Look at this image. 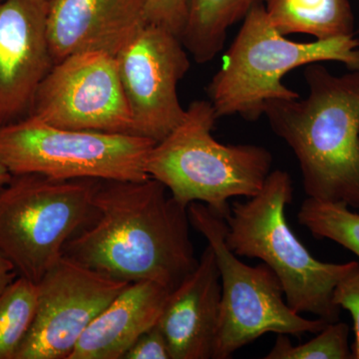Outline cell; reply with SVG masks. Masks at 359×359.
<instances>
[{
  "label": "cell",
  "instance_id": "obj_3",
  "mask_svg": "<svg viewBox=\"0 0 359 359\" xmlns=\"http://www.w3.org/2000/svg\"><path fill=\"white\" fill-rule=\"evenodd\" d=\"M292 201V182L273 170L261 192L233 202L226 215V243L240 257L259 259L278 276L285 301L295 313H311L327 323L339 320L335 287L359 268L358 262L325 263L316 259L290 228L285 210Z\"/></svg>",
  "mask_w": 359,
  "mask_h": 359
},
{
  "label": "cell",
  "instance_id": "obj_19",
  "mask_svg": "<svg viewBox=\"0 0 359 359\" xmlns=\"http://www.w3.org/2000/svg\"><path fill=\"white\" fill-rule=\"evenodd\" d=\"M297 219L314 238L332 241L359 257V214L348 205L306 198Z\"/></svg>",
  "mask_w": 359,
  "mask_h": 359
},
{
  "label": "cell",
  "instance_id": "obj_9",
  "mask_svg": "<svg viewBox=\"0 0 359 359\" xmlns=\"http://www.w3.org/2000/svg\"><path fill=\"white\" fill-rule=\"evenodd\" d=\"M29 117L59 128L134 135L115 56L102 51L79 52L54 65Z\"/></svg>",
  "mask_w": 359,
  "mask_h": 359
},
{
  "label": "cell",
  "instance_id": "obj_20",
  "mask_svg": "<svg viewBox=\"0 0 359 359\" xmlns=\"http://www.w3.org/2000/svg\"><path fill=\"white\" fill-rule=\"evenodd\" d=\"M349 327L346 323H328L313 339L294 346L287 334H278L264 359H351Z\"/></svg>",
  "mask_w": 359,
  "mask_h": 359
},
{
  "label": "cell",
  "instance_id": "obj_15",
  "mask_svg": "<svg viewBox=\"0 0 359 359\" xmlns=\"http://www.w3.org/2000/svg\"><path fill=\"white\" fill-rule=\"evenodd\" d=\"M169 292L154 282L130 283L92 321L68 359H123L157 325Z\"/></svg>",
  "mask_w": 359,
  "mask_h": 359
},
{
  "label": "cell",
  "instance_id": "obj_11",
  "mask_svg": "<svg viewBox=\"0 0 359 359\" xmlns=\"http://www.w3.org/2000/svg\"><path fill=\"white\" fill-rule=\"evenodd\" d=\"M130 283L63 256L37 283L36 314L15 359H68L78 340Z\"/></svg>",
  "mask_w": 359,
  "mask_h": 359
},
{
  "label": "cell",
  "instance_id": "obj_22",
  "mask_svg": "<svg viewBox=\"0 0 359 359\" xmlns=\"http://www.w3.org/2000/svg\"><path fill=\"white\" fill-rule=\"evenodd\" d=\"M334 302L340 309H346L351 314L355 334L351 354L353 359H359V268L337 285Z\"/></svg>",
  "mask_w": 359,
  "mask_h": 359
},
{
  "label": "cell",
  "instance_id": "obj_16",
  "mask_svg": "<svg viewBox=\"0 0 359 359\" xmlns=\"http://www.w3.org/2000/svg\"><path fill=\"white\" fill-rule=\"evenodd\" d=\"M269 21L282 34L316 40L354 34L355 18L348 0H264Z\"/></svg>",
  "mask_w": 359,
  "mask_h": 359
},
{
  "label": "cell",
  "instance_id": "obj_5",
  "mask_svg": "<svg viewBox=\"0 0 359 359\" xmlns=\"http://www.w3.org/2000/svg\"><path fill=\"white\" fill-rule=\"evenodd\" d=\"M218 120L209 100L193 101L183 121L150 151L146 170L180 204L203 203L226 218L231 198L261 192L273 158L263 146L219 143L212 135Z\"/></svg>",
  "mask_w": 359,
  "mask_h": 359
},
{
  "label": "cell",
  "instance_id": "obj_6",
  "mask_svg": "<svg viewBox=\"0 0 359 359\" xmlns=\"http://www.w3.org/2000/svg\"><path fill=\"white\" fill-rule=\"evenodd\" d=\"M97 180L13 175L0 188V252L18 276L39 283L66 243L95 215Z\"/></svg>",
  "mask_w": 359,
  "mask_h": 359
},
{
  "label": "cell",
  "instance_id": "obj_13",
  "mask_svg": "<svg viewBox=\"0 0 359 359\" xmlns=\"http://www.w3.org/2000/svg\"><path fill=\"white\" fill-rule=\"evenodd\" d=\"M147 0H48L47 36L54 65L84 51L116 56L147 23Z\"/></svg>",
  "mask_w": 359,
  "mask_h": 359
},
{
  "label": "cell",
  "instance_id": "obj_25",
  "mask_svg": "<svg viewBox=\"0 0 359 359\" xmlns=\"http://www.w3.org/2000/svg\"><path fill=\"white\" fill-rule=\"evenodd\" d=\"M11 176H13V175L7 171L6 168L4 167V165L0 164V188L6 185L7 182L11 180Z\"/></svg>",
  "mask_w": 359,
  "mask_h": 359
},
{
  "label": "cell",
  "instance_id": "obj_12",
  "mask_svg": "<svg viewBox=\"0 0 359 359\" xmlns=\"http://www.w3.org/2000/svg\"><path fill=\"white\" fill-rule=\"evenodd\" d=\"M47 11L48 0H0V128L29 117L53 67Z\"/></svg>",
  "mask_w": 359,
  "mask_h": 359
},
{
  "label": "cell",
  "instance_id": "obj_24",
  "mask_svg": "<svg viewBox=\"0 0 359 359\" xmlns=\"http://www.w3.org/2000/svg\"><path fill=\"white\" fill-rule=\"evenodd\" d=\"M18 275L13 264L0 252V294L14 282Z\"/></svg>",
  "mask_w": 359,
  "mask_h": 359
},
{
  "label": "cell",
  "instance_id": "obj_21",
  "mask_svg": "<svg viewBox=\"0 0 359 359\" xmlns=\"http://www.w3.org/2000/svg\"><path fill=\"white\" fill-rule=\"evenodd\" d=\"M148 23L160 25L181 39L187 18V0H147L145 11Z\"/></svg>",
  "mask_w": 359,
  "mask_h": 359
},
{
  "label": "cell",
  "instance_id": "obj_23",
  "mask_svg": "<svg viewBox=\"0 0 359 359\" xmlns=\"http://www.w3.org/2000/svg\"><path fill=\"white\" fill-rule=\"evenodd\" d=\"M123 359H171V354L164 334L156 325L134 342Z\"/></svg>",
  "mask_w": 359,
  "mask_h": 359
},
{
  "label": "cell",
  "instance_id": "obj_4",
  "mask_svg": "<svg viewBox=\"0 0 359 359\" xmlns=\"http://www.w3.org/2000/svg\"><path fill=\"white\" fill-rule=\"evenodd\" d=\"M242 22L207 87L208 100L218 119L238 116L257 121L269 103L299 98L297 92L283 84V77L297 68L339 62L348 70H359L355 34L294 41L271 25L264 4L252 8Z\"/></svg>",
  "mask_w": 359,
  "mask_h": 359
},
{
  "label": "cell",
  "instance_id": "obj_17",
  "mask_svg": "<svg viewBox=\"0 0 359 359\" xmlns=\"http://www.w3.org/2000/svg\"><path fill=\"white\" fill-rule=\"evenodd\" d=\"M264 0H187L181 41L194 60L210 62L221 53L229 29Z\"/></svg>",
  "mask_w": 359,
  "mask_h": 359
},
{
  "label": "cell",
  "instance_id": "obj_7",
  "mask_svg": "<svg viewBox=\"0 0 359 359\" xmlns=\"http://www.w3.org/2000/svg\"><path fill=\"white\" fill-rule=\"evenodd\" d=\"M191 226L211 245L221 278V306L212 359H229L262 335L318 334L327 327L323 318L309 320L285 301L282 283L262 263L241 261L226 243V221L200 202L188 205Z\"/></svg>",
  "mask_w": 359,
  "mask_h": 359
},
{
  "label": "cell",
  "instance_id": "obj_2",
  "mask_svg": "<svg viewBox=\"0 0 359 359\" xmlns=\"http://www.w3.org/2000/svg\"><path fill=\"white\" fill-rule=\"evenodd\" d=\"M304 98L275 101L269 127L294 152L308 198L359 209V70L304 67Z\"/></svg>",
  "mask_w": 359,
  "mask_h": 359
},
{
  "label": "cell",
  "instance_id": "obj_8",
  "mask_svg": "<svg viewBox=\"0 0 359 359\" xmlns=\"http://www.w3.org/2000/svg\"><path fill=\"white\" fill-rule=\"evenodd\" d=\"M156 142L130 134L59 128L33 117L0 128V164L11 175L142 181Z\"/></svg>",
  "mask_w": 359,
  "mask_h": 359
},
{
  "label": "cell",
  "instance_id": "obj_18",
  "mask_svg": "<svg viewBox=\"0 0 359 359\" xmlns=\"http://www.w3.org/2000/svg\"><path fill=\"white\" fill-rule=\"evenodd\" d=\"M37 283L18 276L0 294V359H15L36 314Z\"/></svg>",
  "mask_w": 359,
  "mask_h": 359
},
{
  "label": "cell",
  "instance_id": "obj_1",
  "mask_svg": "<svg viewBox=\"0 0 359 359\" xmlns=\"http://www.w3.org/2000/svg\"><path fill=\"white\" fill-rule=\"evenodd\" d=\"M92 202L93 219L63 256L118 282L148 280L170 292L197 268L188 207L161 182L97 180Z\"/></svg>",
  "mask_w": 359,
  "mask_h": 359
},
{
  "label": "cell",
  "instance_id": "obj_10",
  "mask_svg": "<svg viewBox=\"0 0 359 359\" xmlns=\"http://www.w3.org/2000/svg\"><path fill=\"white\" fill-rule=\"evenodd\" d=\"M115 58L134 135L162 141L185 117L178 85L191 67L189 52L175 33L147 22Z\"/></svg>",
  "mask_w": 359,
  "mask_h": 359
},
{
  "label": "cell",
  "instance_id": "obj_14",
  "mask_svg": "<svg viewBox=\"0 0 359 359\" xmlns=\"http://www.w3.org/2000/svg\"><path fill=\"white\" fill-rule=\"evenodd\" d=\"M221 294L218 264L208 245L195 271L169 292L157 323L171 359L212 358Z\"/></svg>",
  "mask_w": 359,
  "mask_h": 359
}]
</instances>
